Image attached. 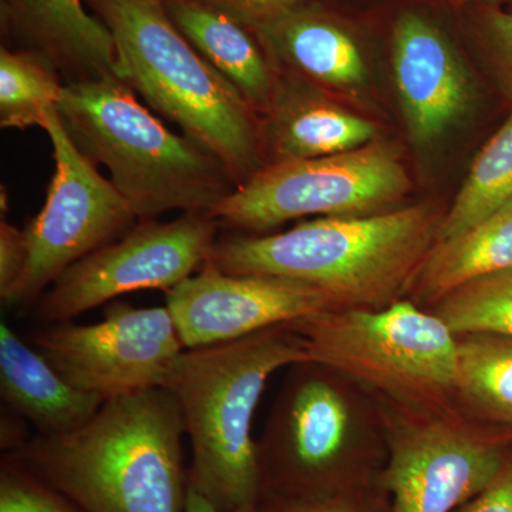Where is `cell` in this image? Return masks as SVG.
I'll return each instance as SVG.
<instances>
[{"label":"cell","mask_w":512,"mask_h":512,"mask_svg":"<svg viewBox=\"0 0 512 512\" xmlns=\"http://www.w3.org/2000/svg\"><path fill=\"white\" fill-rule=\"evenodd\" d=\"M183 414L164 387L106 400L82 429L8 453L83 512H184Z\"/></svg>","instance_id":"1"},{"label":"cell","mask_w":512,"mask_h":512,"mask_svg":"<svg viewBox=\"0 0 512 512\" xmlns=\"http://www.w3.org/2000/svg\"><path fill=\"white\" fill-rule=\"evenodd\" d=\"M444 215L419 204L365 217H322L278 234L220 239L208 262L224 274L318 286L335 311L382 309L407 298Z\"/></svg>","instance_id":"2"},{"label":"cell","mask_w":512,"mask_h":512,"mask_svg":"<svg viewBox=\"0 0 512 512\" xmlns=\"http://www.w3.org/2000/svg\"><path fill=\"white\" fill-rule=\"evenodd\" d=\"M301 362L309 356L291 322L184 349L165 377L191 441L188 485L217 510L256 512L264 504L252 421L269 377Z\"/></svg>","instance_id":"3"},{"label":"cell","mask_w":512,"mask_h":512,"mask_svg":"<svg viewBox=\"0 0 512 512\" xmlns=\"http://www.w3.org/2000/svg\"><path fill=\"white\" fill-rule=\"evenodd\" d=\"M56 110L84 156L109 170L138 220L171 211L210 215L238 187L214 154L168 130L120 77L66 84Z\"/></svg>","instance_id":"4"},{"label":"cell","mask_w":512,"mask_h":512,"mask_svg":"<svg viewBox=\"0 0 512 512\" xmlns=\"http://www.w3.org/2000/svg\"><path fill=\"white\" fill-rule=\"evenodd\" d=\"M386 434L375 397L332 367L291 366L258 441L265 501H303L379 483Z\"/></svg>","instance_id":"5"},{"label":"cell","mask_w":512,"mask_h":512,"mask_svg":"<svg viewBox=\"0 0 512 512\" xmlns=\"http://www.w3.org/2000/svg\"><path fill=\"white\" fill-rule=\"evenodd\" d=\"M116 43L121 80L214 154L238 185L261 170L255 111L175 28L164 0H86Z\"/></svg>","instance_id":"6"},{"label":"cell","mask_w":512,"mask_h":512,"mask_svg":"<svg viewBox=\"0 0 512 512\" xmlns=\"http://www.w3.org/2000/svg\"><path fill=\"white\" fill-rule=\"evenodd\" d=\"M292 325L311 362L332 367L376 399L414 409L457 404L458 336L410 299L326 311Z\"/></svg>","instance_id":"7"},{"label":"cell","mask_w":512,"mask_h":512,"mask_svg":"<svg viewBox=\"0 0 512 512\" xmlns=\"http://www.w3.org/2000/svg\"><path fill=\"white\" fill-rule=\"evenodd\" d=\"M376 402L387 444L379 483L392 497L390 512L456 511L487 487L512 447L511 433L458 404L414 409Z\"/></svg>","instance_id":"8"},{"label":"cell","mask_w":512,"mask_h":512,"mask_svg":"<svg viewBox=\"0 0 512 512\" xmlns=\"http://www.w3.org/2000/svg\"><path fill=\"white\" fill-rule=\"evenodd\" d=\"M410 187L396 148L372 141L336 156L266 164L210 215L242 231L265 232L308 215L380 214Z\"/></svg>","instance_id":"9"},{"label":"cell","mask_w":512,"mask_h":512,"mask_svg":"<svg viewBox=\"0 0 512 512\" xmlns=\"http://www.w3.org/2000/svg\"><path fill=\"white\" fill-rule=\"evenodd\" d=\"M43 130L53 148L55 175L43 210L25 228L28 262L8 291L12 306H32L66 269L133 229L138 220L110 180L73 143L56 109Z\"/></svg>","instance_id":"10"},{"label":"cell","mask_w":512,"mask_h":512,"mask_svg":"<svg viewBox=\"0 0 512 512\" xmlns=\"http://www.w3.org/2000/svg\"><path fill=\"white\" fill-rule=\"evenodd\" d=\"M217 227L208 214L141 222L66 269L33 305L37 319L45 325L70 322L128 292H170L210 259Z\"/></svg>","instance_id":"11"},{"label":"cell","mask_w":512,"mask_h":512,"mask_svg":"<svg viewBox=\"0 0 512 512\" xmlns=\"http://www.w3.org/2000/svg\"><path fill=\"white\" fill-rule=\"evenodd\" d=\"M33 348L73 387L106 400L163 387L184 345L164 308L113 303L94 325L63 322L32 335Z\"/></svg>","instance_id":"12"},{"label":"cell","mask_w":512,"mask_h":512,"mask_svg":"<svg viewBox=\"0 0 512 512\" xmlns=\"http://www.w3.org/2000/svg\"><path fill=\"white\" fill-rule=\"evenodd\" d=\"M185 349L220 345L274 326L335 311L328 293L318 286L265 275H229L205 262L167 292Z\"/></svg>","instance_id":"13"},{"label":"cell","mask_w":512,"mask_h":512,"mask_svg":"<svg viewBox=\"0 0 512 512\" xmlns=\"http://www.w3.org/2000/svg\"><path fill=\"white\" fill-rule=\"evenodd\" d=\"M392 60L397 93L417 144L439 140L471 103L467 70L434 23L407 12L394 23Z\"/></svg>","instance_id":"14"},{"label":"cell","mask_w":512,"mask_h":512,"mask_svg":"<svg viewBox=\"0 0 512 512\" xmlns=\"http://www.w3.org/2000/svg\"><path fill=\"white\" fill-rule=\"evenodd\" d=\"M86 0H0L3 46L49 60L64 83L120 77L116 43Z\"/></svg>","instance_id":"15"},{"label":"cell","mask_w":512,"mask_h":512,"mask_svg":"<svg viewBox=\"0 0 512 512\" xmlns=\"http://www.w3.org/2000/svg\"><path fill=\"white\" fill-rule=\"evenodd\" d=\"M0 393L3 402L33 424L40 436H62L82 429L104 404L96 394L67 382L6 322L0 325Z\"/></svg>","instance_id":"16"},{"label":"cell","mask_w":512,"mask_h":512,"mask_svg":"<svg viewBox=\"0 0 512 512\" xmlns=\"http://www.w3.org/2000/svg\"><path fill=\"white\" fill-rule=\"evenodd\" d=\"M268 113L264 137L274 154L269 164L348 153L375 141L377 133L372 121L305 84L278 83Z\"/></svg>","instance_id":"17"},{"label":"cell","mask_w":512,"mask_h":512,"mask_svg":"<svg viewBox=\"0 0 512 512\" xmlns=\"http://www.w3.org/2000/svg\"><path fill=\"white\" fill-rule=\"evenodd\" d=\"M164 6L175 28L252 110L269 109L278 80L255 30L197 0H164Z\"/></svg>","instance_id":"18"},{"label":"cell","mask_w":512,"mask_h":512,"mask_svg":"<svg viewBox=\"0 0 512 512\" xmlns=\"http://www.w3.org/2000/svg\"><path fill=\"white\" fill-rule=\"evenodd\" d=\"M255 32L269 55L312 82L342 90L365 83V57L356 40L309 3Z\"/></svg>","instance_id":"19"},{"label":"cell","mask_w":512,"mask_h":512,"mask_svg":"<svg viewBox=\"0 0 512 512\" xmlns=\"http://www.w3.org/2000/svg\"><path fill=\"white\" fill-rule=\"evenodd\" d=\"M512 268V202L473 227L437 241L407 299L429 309L460 286Z\"/></svg>","instance_id":"20"},{"label":"cell","mask_w":512,"mask_h":512,"mask_svg":"<svg viewBox=\"0 0 512 512\" xmlns=\"http://www.w3.org/2000/svg\"><path fill=\"white\" fill-rule=\"evenodd\" d=\"M456 399L471 416L512 434V338L458 336Z\"/></svg>","instance_id":"21"},{"label":"cell","mask_w":512,"mask_h":512,"mask_svg":"<svg viewBox=\"0 0 512 512\" xmlns=\"http://www.w3.org/2000/svg\"><path fill=\"white\" fill-rule=\"evenodd\" d=\"M512 202V110L478 154L463 188L444 215L437 241L466 231Z\"/></svg>","instance_id":"22"},{"label":"cell","mask_w":512,"mask_h":512,"mask_svg":"<svg viewBox=\"0 0 512 512\" xmlns=\"http://www.w3.org/2000/svg\"><path fill=\"white\" fill-rule=\"evenodd\" d=\"M66 86L45 57L29 50L0 49V127H43Z\"/></svg>","instance_id":"23"},{"label":"cell","mask_w":512,"mask_h":512,"mask_svg":"<svg viewBox=\"0 0 512 512\" xmlns=\"http://www.w3.org/2000/svg\"><path fill=\"white\" fill-rule=\"evenodd\" d=\"M429 311L457 336L485 332L512 338V268L460 286Z\"/></svg>","instance_id":"24"},{"label":"cell","mask_w":512,"mask_h":512,"mask_svg":"<svg viewBox=\"0 0 512 512\" xmlns=\"http://www.w3.org/2000/svg\"><path fill=\"white\" fill-rule=\"evenodd\" d=\"M0 512H83L8 457L0 470Z\"/></svg>","instance_id":"25"},{"label":"cell","mask_w":512,"mask_h":512,"mask_svg":"<svg viewBox=\"0 0 512 512\" xmlns=\"http://www.w3.org/2000/svg\"><path fill=\"white\" fill-rule=\"evenodd\" d=\"M380 483L303 501H265L266 512H390L380 495Z\"/></svg>","instance_id":"26"},{"label":"cell","mask_w":512,"mask_h":512,"mask_svg":"<svg viewBox=\"0 0 512 512\" xmlns=\"http://www.w3.org/2000/svg\"><path fill=\"white\" fill-rule=\"evenodd\" d=\"M481 30L495 74L512 101V12L487 10L481 19Z\"/></svg>","instance_id":"27"},{"label":"cell","mask_w":512,"mask_h":512,"mask_svg":"<svg viewBox=\"0 0 512 512\" xmlns=\"http://www.w3.org/2000/svg\"><path fill=\"white\" fill-rule=\"evenodd\" d=\"M237 20L247 28L256 30L269 25L293 10L308 5L311 0H197Z\"/></svg>","instance_id":"28"},{"label":"cell","mask_w":512,"mask_h":512,"mask_svg":"<svg viewBox=\"0 0 512 512\" xmlns=\"http://www.w3.org/2000/svg\"><path fill=\"white\" fill-rule=\"evenodd\" d=\"M28 237L25 229L0 222V293L8 291L18 281L28 262Z\"/></svg>","instance_id":"29"},{"label":"cell","mask_w":512,"mask_h":512,"mask_svg":"<svg viewBox=\"0 0 512 512\" xmlns=\"http://www.w3.org/2000/svg\"><path fill=\"white\" fill-rule=\"evenodd\" d=\"M454 512H512V447L487 487Z\"/></svg>","instance_id":"30"},{"label":"cell","mask_w":512,"mask_h":512,"mask_svg":"<svg viewBox=\"0 0 512 512\" xmlns=\"http://www.w3.org/2000/svg\"><path fill=\"white\" fill-rule=\"evenodd\" d=\"M20 424L22 423L18 420V414L13 419L12 417H8V419L3 417L2 419V448L3 450L6 448L8 453L22 447L30 439Z\"/></svg>","instance_id":"31"},{"label":"cell","mask_w":512,"mask_h":512,"mask_svg":"<svg viewBox=\"0 0 512 512\" xmlns=\"http://www.w3.org/2000/svg\"><path fill=\"white\" fill-rule=\"evenodd\" d=\"M184 512H221L220 510H217V508L214 507L210 503V501L207 500V498L202 497L201 494H198L197 491L194 490V488H191L190 485H188V493H187V500H185V508ZM256 512H266L264 504H262V507L259 508Z\"/></svg>","instance_id":"32"}]
</instances>
